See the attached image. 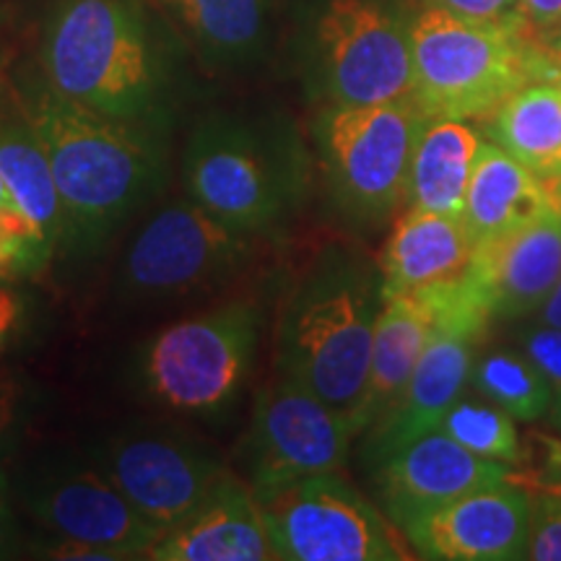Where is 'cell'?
I'll use <instances>...</instances> for the list:
<instances>
[{
    "label": "cell",
    "instance_id": "7c38bea8",
    "mask_svg": "<svg viewBox=\"0 0 561 561\" xmlns=\"http://www.w3.org/2000/svg\"><path fill=\"white\" fill-rule=\"evenodd\" d=\"M100 471L164 533L206 500L227 468L187 434L138 426L107 442Z\"/></svg>",
    "mask_w": 561,
    "mask_h": 561
},
{
    "label": "cell",
    "instance_id": "ac0fdd59",
    "mask_svg": "<svg viewBox=\"0 0 561 561\" xmlns=\"http://www.w3.org/2000/svg\"><path fill=\"white\" fill-rule=\"evenodd\" d=\"M476 240L462 216L409 206L380 255L382 299L450 284L471 271Z\"/></svg>",
    "mask_w": 561,
    "mask_h": 561
},
{
    "label": "cell",
    "instance_id": "ffe728a7",
    "mask_svg": "<svg viewBox=\"0 0 561 561\" xmlns=\"http://www.w3.org/2000/svg\"><path fill=\"white\" fill-rule=\"evenodd\" d=\"M557 201L551 182L530 172L496 144H481L468 182L462 221L476 240L486 244L512 234Z\"/></svg>",
    "mask_w": 561,
    "mask_h": 561
},
{
    "label": "cell",
    "instance_id": "4fadbf2b",
    "mask_svg": "<svg viewBox=\"0 0 561 561\" xmlns=\"http://www.w3.org/2000/svg\"><path fill=\"white\" fill-rule=\"evenodd\" d=\"M26 510L53 538L96 546L117 559H146L161 530L100 468H55L26 489Z\"/></svg>",
    "mask_w": 561,
    "mask_h": 561
},
{
    "label": "cell",
    "instance_id": "9c48e42d",
    "mask_svg": "<svg viewBox=\"0 0 561 561\" xmlns=\"http://www.w3.org/2000/svg\"><path fill=\"white\" fill-rule=\"evenodd\" d=\"M318 81L328 107L411 100V24L377 0H331L314 24Z\"/></svg>",
    "mask_w": 561,
    "mask_h": 561
},
{
    "label": "cell",
    "instance_id": "f546056e",
    "mask_svg": "<svg viewBox=\"0 0 561 561\" xmlns=\"http://www.w3.org/2000/svg\"><path fill=\"white\" fill-rule=\"evenodd\" d=\"M32 322V299L19 286L0 280V359L24 339Z\"/></svg>",
    "mask_w": 561,
    "mask_h": 561
},
{
    "label": "cell",
    "instance_id": "cb8c5ba5",
    "mask_svg": "<svg viewBox=\"0 0 561 561\" xmlns=\"http://www.w3.org/2000/svg\"><path fill=\"white\" fill-rule=\"evenodd\" d=\"M491 138L541 180L561 178V73L515 91L491 115Z\"/></svg>",
    "mask_w": 561,
    "mask_h": 561
},
{
    "label": "cell",
    "instance_id": "836d02e7",
    "mask_svg": "<svg viewBox=\"0 0 561 561\" xmlns=\"http://www.w3.org/2000/svg\"><path fill=\"white\" fill-rule=\"evenodd\" d=\"M19 273H32L24 250L0 231V280H11Z\"/></svg>",
    "mask_w": 561,
    "mask_h": 561
},
{
    "label": "cell",
    "instance_id": "d6986e66",
    "mask_svg": "<svg viewBox=\"0 0 561 561\" xmlns=\"http://www.w3.org/2000/svg\"><path fill=\"white\" fill-rule=\"evenodd\" d=\"M473 339L455 333H434L413 369L409 385L396 403L375 421L369 450L375 460L401 450L409 442L439 430L445 413L458 403V396L471 375Z\"/></svg>",
    "mask_w": 561,
    "mask_h": 561
},
{
    "label": "cell",
    "instance_id": "f1b7e54d",
    "mask_svg": "<svg viewBox=\"0 0 561 561\" xmlns=\"http://www.w3.org/2000/svg\"><path fill=\"white\" fill-rule=\"evenodd\" d=\"M32 411L30 388L13 371L0 369V460L13 453Z\"/></svg>",
    "mask_w": 561,
    "mask_h": 561
},
{
    "label": "cell",
    "instance_id": "2e32d148",
    "mask_svg": "<svg viewBox=\"0 0 561 561\" xmlns=\"http://www.w3.org/2000/svg\"><path fill=\"white\" fill-rule=\"evenodd\" d=\"M146 559L153 561H273L261 500L248 481L224 473L185 520L164 530Z\"/></svg>",
    "mask_w": 561,
    "mask_h": 561
},
{
    "label": "cell",
    "instance_id": "52a82bcc",
    "mask_svg": "<svg viewBox=\"0 0 561 561\" xmlns=\"http://www.w3.org/2000/svg\"><path fill=\"white\" fill-rule=\"evenodd\" d=\"M430 117L413 100L328 107L314 128L322 180L351 224H380L409 198L413 151Z\"/></svg>",
    "mask_w": 561,
    "mask_h": 561
},
{
    "label": "cell",
    "instance_id": "8fae6325",
    "mask_svg": "<svg viewBox=\"0 0 561 561\" xmlns=\"http://www.w3.org/2000/svg\"><path fill=\"white\" fill-rule=\"evenodd\" d=\"M261 237L231 227L193 198L159 208L123 257V286L133 297L167 299L229 278Z\"/></svg>",
    "mask_w": 561,
    "mask_h": 561
},
{
    "label": "cell",
    "instance_id": "8992f818",
    "mask_svg": "<svg viewBox=\"0 0 561 561\" xmlns=\"http://www.w3.org/2000/svg\"><path fill=\"white\" fill-rule=\"evenodd\" d=\"M263 318L257 299H231L161 328L140 351V388L172 413L221 416L250 380Z\"/></svg>",
    "mask_w": 561,
    "mask_h": 561
},
{
    "label": "cell",
    "instance_id": "7a4b0ae2",
    "mask_svg": "<svg viewBox=\"0 0 561 561\" xmlns=\"http://www.w3.org/2000/svg\"><path fill=\"white\" fill-rule=\"evenodd\" d=\"M380 307L382 278L356 252L328 248L294 280L276 325V371L346 413L356 432Z\"/></svg>",
    "mask_w": 561,
    "mask_h": 561
},
{
    "label": "cell",
    "instance_id": "ba28073f",
    "mask_svg": "<svg viewBox=\"0 0 561 561\" xmlns=\"http://www.w3.org/2000/svg\"><path fill=\"white\" fill-rule=\"evenodd\" d=\"M284 561H403L396 523L335 473H314L257 496Z\"/></svg>",
    "mask_w": 561,
    "mask_h": 561
},
{
    "label": "cell",
    "instance_id": "e0dca14e",
    "mask_svg": "<svg viewBox=\"0 0 561 561\" xmlns=\"http://www.w3.org/2000/svg\"><path fill=\"white\" fill-rule=\"evenodd\" d=\"M473 271L489 294L494 318L538 312L561 278V195L512 234L476 244Z\"/></svg>",
    "mask_w": 561,
    "mask_h": 561
},
{
    "label": "cell",
    "instance_id": "7402d4cb",
    "mask_svg": "<svg viewBox=\"0 0 561 561\" xmlns=\"http://www.w3.org/2000/svg\"><path fill=\"white\" fill-rule=\"evenodd\" d=\"M434 335V312L421 291L382 299L371 341L364 430L401 398L413 369Z\"/></svg>",
    "mask_w": 561,
    "mask_h": 561
},
{
    "label": "cell",
    "instance_id": "f35d334b",
    "mask_svg": "<svg viewBox=\"0 0 561 561\" xmlns=\"http://www.w3.org/2000/svg\"><path fill=\"white\" fill-rule=\"evenodd\" d=\"M549 50H561V37L551 42V45H549Z\"/></svg>",
    "mask_w": 561,
    "mask_h": 561
},
{
    "label": "cell",
    "instance_id": "277c9868",
    "mask_svg": "<svg viewBox=\"0 0 561 561\" xmlns=\"http://www.w3.org/2000/svg\"><path fill=\"white\" fill-rule=\"evenodd\" d=\"M411 100L430 121L489 117L530 81L559 73L520 16L483 21L426 5L411 21Z\"/></svg>",
    "mask_w": 561,
    "mask_h": 561
},
{
    "label": "cell",
    "instance_id": "d6a6232c",
    "mask_svg": "<svg viewBox=\"0 0 561 561\" xmlns=\"http://www.w3.org/2000/svg\"><path fill=\"white\" fill-rule=\"evenodd\" d=\"M430 5L437 9L460 13L468 19H483V21H502L515 19L520 0H426Z\"/></svg>",
    "mask_w": 561,
    "mask_h": 561
},
{
    "label": "cell",
    "instance_id": "484cf974",
    "mask_svg": "<svg viewBox=\"0 0 561 561\" xmlns=\"http://www.w3.org/2000/svg\"><path fill=\"white\" fill-rule=\"evenodd\" d=\"M473 382L491 403L512 419L538 421L551 411L553 388L530 359L512 354H491L473 371Z\"/></svg>",
    "mask_w": 561,
    "mask_h": 561
},
{
    "label": "cell",
    "instance_id": "ab89813d",
    "mask_svg": "<svg viewBox=\"0 0 561 561\" xmlns=\"http://www.w3.org/2000/svg\"><path fill=\"white\" fill-rule=\"evenodd\" d=\"M551 185H553V191H557V193L561 195V178H557V180H553V182H551Z\"/></svg>",
    "mask_w": 561,
    "mask_h": 561
},
{
    "label": "cell",
    "instance_id": "4dcf8cb0",
    "mask_svg": "<svg viewBox=\"0 0 561 561\" xmlns=\"http://www.w3.org/2000/svg\"><path fill=\"white\" fill-rule=\"evenodd\" d=\"M525 351L528 359L543 371L546 380L551 382L553 398L561 405V328L536 325L525 333Z\"/></svg>",
    "mask_w": 561,
    "mask_h": 561
},
{
    "label": "cell",
    "instance_id": "30bf717a",
    "mask_svg": "<svg viewBox=\"0 0 561 561\" xmlns=\"http://www.w3.org/2000/svg\"><path fill=\"white\" fill-rule=\"evenodd\" d=\"M356 426L318 392L280 375L265 385L242 439V471L257 496L314 473L341 471Z\"/></svg>",
    "mask_w": 561,
    "mask_h": 561
},
{
    "label": "cell",
    "instance_id": "3957f363",
    "mask_svg": "<svg viewBox=\"0 0 561 561\" xmlns=\"http://www.w3.org/2000/svg\"><path fill=\"white\" fill-rule=\"evenodd\" d=\"M42 68L68 100L157 130L167 73L140 0H60L47 21Z\"/></svg>",
    "mask_w": 561,
    "mask_h": 561
},
{
    "label": "cell",
    "instance_id": "4316f807",
    "mask_svg": "<svg viewBox=\"0 0 561 561\" xmlns=\"http://www.w3.org/2000/svg\"><path fill=\"white\" fill-rule=\"evenodd\" d=\"M439 430L481 458L502 462H517L523 458V447L512 416L500 405H481L471 401L455 403L442 419Z\"/></svg>",
    "mask_w": 561,
    "mask_h": 561
},
{
    "label": "cell",
    "instance_id": "1f68e13d",
    "mask_svg": "<svg viewBox=\"0 0 561 561\" xmlns=\"http://www.w3.org/2000/svg\"><path fill=\"white\" fill-rule=\"evenodd\" d=\"M517 16L538 42L561 37V0H520Z\"/></svg>",
    "mask_w": 561,
    "mask_h": 561
},
{
    "label": "cell",
    "instance_id": "6da1fadb",
    "mask_svg": "<svg viewBox=\"0 0 561 561\" xmlns=\"http://www.w3.org/2000/svg\"><path fill=\"white\" fill-rule=\"evenodd\" d=\"M19 91L50 161L66 244L96 248L159 191L164 151L157 130L68 100L47 79Z\"/></svg>",
    "mask_w": 561,
    "mask_h": 561
},
{
    "label": "cell",
    "instance_id": "5bb4252c",
    "mask_svg": "<svg viewBox=\"0 0 561 561\" xmlns=\"http://www.w3.org/2000/svg\"><path fill=\"white\" fill-rule=\"evenodd\" d=\"M401 530L421 559H528L530 491L515 481L473 491L413 517Z\"/></svg>",
    "mask_w": 561,
    "mask_h": 561
},
{
    "label": "cell",
    "instance_id": "74e56055",
    "mask_svg": "<svg viewBox=\"0 0 561 561\" xmlns=\"http://www.w3.org/2000/svg\"><path fill=\"white\" fill-rule=\"evenodd\" d=\"M551 58H553V66H557V70L561 73V50H549Z\"/></svg>",
    "mask_w": 561,
    "mask_h": 561
},
{
    "label": "cell",
    "instance_id": "44dd1931",
    "mask_svg": "<svg viewBox=\"0 0 561 561\" xmlns=\"http://www.w3.org/2000/svg\"><path fill=\"white\" fill-rule=\"evenodd\" d=\"M0 178L50 248L66 244V216L45 146L13 81L0 73Z\"/></svg>",
    "mask_w": 561,
    "mask_h": 561
},
{
    "label": "cell",
    "instance_id": "60d3db41",
    "mask_svg": "<svg viewBox=\"0 0 561 561\" xmlns=\"http://www.w3.org/2000/svg\"><path fill=\"white\" fill-rule=\"evenodd\" d=\"M0 62H3V47H0Z\"/></svg>",
    "mask_w": 561,
    "mask_h": 561
},
{
    "label": "cell",
    "instance_id": "603a6c76",
    "mask_svg": "<svg viewBox=\"0 0 561 561\" xmlns=\"http://www.w3.org/2000/svg\"><path fill=\"white\" fill-rule=\"evenodd\" d=\"M481 138L462 121H430L421 130L409 174L411 206L462 216Z\"/></svg>",
    "mask_w": 561,
    "mask_h": 561
},
{
    "label": "cell",
    "instance_id": "83f0119b",
    "mask_svg": "<svg viewBox=\"0 0 561 561\" xmlns=\"http://www.w3.org/2000/svg\"><path fill=\"white\" fill-rule=\"evenodd\" d=\"M530 491L528 559L561 561V486Z\"/></svg>",
    "mask_w": 561,
    "mask_h": 561
},
{
    "label": "cell",
    "instance_id": "d4e9b609",
    "mask_svg": "<svg viewBox=\"0 0 561 561\" xmlns=\"http://www.w3.org/2000/svg\"><path fill=\"white\" fill-rule=\"evenodd\" d=\"M208 60L248 62L263 47L265 0H153Z\"/></svg>",
    "mask_w": 561,
    "mask_h": 561
},
{
    "label": "cell",
    "instance_id": "e575fe53",
    "mask_svg": "<svg viewBox=\"0 0 561 561\" xmlns=\"http://www.w3.org/2000/svg\"><path fill=\"white\" fill-rule=\"evenodd\" d=\"M13 536H16V525H13L11 502H9V479L0 471V559L13 553Z\"/></svg>",
    "mask_w": 561,
    "mask_h": 561
},
{
    "label": "cell",
    "instance_id": "5b68a950",
    "mask_svg": "<svg viewBox=\"0 0 561 561\" xmlns=\"http://www.w3.org/2000/svg\"><path fill=\"white\" fill-rule=\"evenodd\" d=\"M182 178L198 206L263 240L305 201L307 153L286 125L214 115L187 138Z\"/></svg>",
    "mask_w": 561,
    "mask_h": 561
},
{
    "label": "cell",
    "instance_id": "d590c367",
    "mask_svg": "<svg viewBox=\"0 0 561 561\" xmlns=\"http://www.w3.org/2000/svg\"><path fill=\"white\" fill-rule=\"evenodd\" d=\"M538 322H541V325H549V328H561V278H559V284L553 286L549 299L538 307Z\"/></svg>",
    "mask_w": 561,
    "mask_h": 561
},
{
    "label": "cell",
    "instance_id": "8d00e7d4",
    "mask_svg": "<svg viewBox=\"0 0 561 561\" xmlns=\"http://www.w3.org/2000/svg\"><path fill=\"white\" fill-rule=\"evenodd\" d=\"M11 206H19L16 198H13L9 185H5L3 178H0V208H11Z\"/></svg>",
    "mask_w": 561,
    "mask_h": 561
},
{
    "label": "cell",
    "instance_id": "9a60e30c",
    "mask_svg": "<svg viewBox=\"0 0 561 561\" xmlns=\"http://www.w3.org/2000/svg\"><path fill=\"white\" fill-rule=\"evenodd\" d=\"M510 481L520 483L510 462L481 458L442 430L377 460V491L398 528L442 504Z\"/></svg>",
    "mask_w": 561,
    "mask_h": 561
}]
</instances>
